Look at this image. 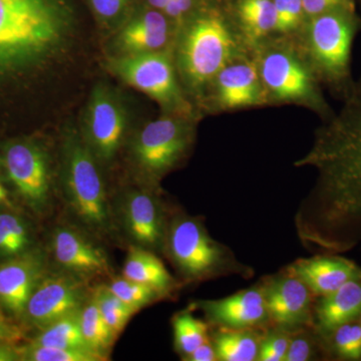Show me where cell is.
I'll return each instance as SVG.
<instances>
[{
    "instance_id": "6da1fadb",
    "label": "cell",
    "mask_w": 361,
    "mask_h": 361,
    "mask_svg": "<svg viewBox=\"0 0 361 361\" xmlns=\"http://www.w3.org/2000/svg\"><path fill=\"white\" fill-rule=\"evenodd\" d=\"M295 165L317 172L296 214L303 245L334 254L361 249V73L341 110L329 116L310 153Z\"/></svg>"
},
{
    "instance_id": "7a4b0ae2",
    "label": "cell",
    "mask_w": 361,
    "mask_h": 361,
    "mask_svg": "<svg viewBox=\"0 0 361 361\" xmlns=\"http://www.w3.org/2000/svg\"><path fill=\"white\" fill-rule=\"evenodd\" d=\"M63 28L56 0H0V68L47 54L58 44Z\"/></svg>"
},
{
    "instance_id": "3957f363",
    "label": "cell",
    "mask_w": 361,
    "mask_h": 361,
    "mask_svg": "<svg viewBox=\"0 0 361 361\" xmlns=\"http://www.w3.org/2000/svg\"><path fill=\"white\" fill-rule=\"evenodd\" d=\"M164 249L180 274L190 281L233 274L248 278L252 274L251 268L209 235L200 219L186 214L176 215L168 225Z\"/></svg>"
},
{
    "instance_id": "277c9868",
    "label": "cell",
    "mask_w": 361,
    "mask_h": 361,
    "mask_svg": "<svg viewBox=\"0 0 361 361\" xmlns=\"http://www.w3.org/2000/svg\"><path fill=\"white\" fill-rule=\"evenodd\" d=\"M231 26L219 11H204L183 33L179 66L192 89L201 90L216 80L221 71L235 61L238 44Z\"/></svg>"
},
{
    "instance_id": "5b68a950",
    "label": "cell",
    "mask_w": 361,
    "mask_h": 361,
    "mask_svg": "<svg viewBox=\"0 0 361 361\" xmlns=\"http://www.w3.org/2000/svg\"><path fill=\"white\" fill-rule=\"evenodd\" d=\"M361 21L355 6H341L310 18L307 47L311 63L319 77L345 97L353 80L350 54Z\"/></svg>"
},
{
    "instance_id": "8992f818",
    "label": "cell",
    "mask_w": 361,
    "mask_h": 361,
    "mask_svg": "<svg viewBox=\"0 0 361 361\" xmlns=\"http://www.w3.org/2000/svg\"><path fill=\"white\" fill-rule=\"evenodd\" d=\"M87 142L71 135L63 149V189L75 216L92 229L110 226V209L103 178Z\"/></svg>"
},
{
    "instance_id": "52a82bcc",
    "label": "cell",
    "mask_w": 361,
    "mask_h": 361,
    "mask_svg": "<svg viewBox=\"0 0 361 361\" xmlns=\"http://www.w3.org/2000/svg\"><path fill=\"white\" fill-rule=\"evenodd\" d=\"M111 66L128 85L148 94L171 113L185 114L190 110L167 54L160 51L126 54Z\"/></svg>"
},
{
    "instance_id": "ba28073f",
    "label": "cell",
    "mask_w": 361,
    "mask_h": 361,
    "mask_svg": "<svg viewBox=\"0 0 361 361\" xmlns=\"http://www.w3.org/2000/svg\"><path fill=\"white\" fill-rule=\"evenodd\" d=\"M191 141V129L184 121L161 116L147 123L137 135L135 159L147 175L158 179L180 163Z\"/></svg>"
},
{
    "instance_id": "9c48e42d",
    "label": "cell",
    "mask_w": 361,
    "mask_h": 361,
    "mask_svg": "<svg viewBox=\"0 0 361 361\" xmlns=\"http://www.w3.org/2000/svg\"><path fill=\"white\" fill-rule=\"evenodd\" d=\"M4 166L18 193L30 208L44 210L51 197V172L44 149L32 142H16L4 149Z\"/></svg>"
},
{
    "instance_id": "30bf717a",
    "label": "cell",
    "mask_w": 361,
    "mask_h": 361,
    "mask_svg": "<svg viewBox=\"0 0 361 361\" xmlns=\"http://www.w3.org/2000/svg\"><path fill=\"white\" fill-rule=\"evenodd\" d=\"M127 113L120 99L106 87L92 92L85 116V142L97 159L110 161L122 146Z\"/></svg>"
},
{
    "instance_id": "8fae6325",
    "label": "cell",
    "mask_w": 361,
    "mask_h": 361,
    "mask_svg": "<svg viewBox=\"0 0 361 361\" xmlns=\"http://www.w3.org/2000/svg\"><path fill=\"white\" fill-rule=\"evenodd\" d=\"M259 73L263 85L282 101L307 99L318 108L326 110L316 92L310 71L291 52L272 49L261 59Z\"/></svg>"
},
{
    "instance_id": "7c38bea8",
    "label": "cell",
    "mask_w": 361,
    "mask_h": 361,
    "mask_svg": "<svg viewBox=\"0 0 361 361\" xmlns=\"http://www.w3.org/2000/svg\"><path fill=\"white\" fill-rule=\"evenodd\" d=\"M84 300V289L71 275L42 277L26 304L23 316L35 326L44 329L78 312Z\"/></svg>"
},
{
    "instance_id": "4fadbf2b",
    "label": "cell",
    "mask_w": 361,
    "mask_h": 361,
    "mask_svg": "<svg viewBox=\"0 0 361 361\" xmlns=\"http://www.w3.org/2000/svg\"><path fill=\"white\" fill-rule=\"evenodd\" d=\"M270 319L280 329H292L313 320L312 292L299 278L285 271L262 285Z\"/></svg>"
},
{
    "instance_id": "5bb4252c",
    "label": "cell",
    "mask_w": 361,
    "mask_h": 361,
    "mask_svg": "<svg viewBox=\"0 0 361 361\" xmlns=\"http://www.w3.org/2000/svg\"><path fill=\"white\" fill-rule=\"evenodd\" d=\"M198 307L222 329H256L270 320L262 285L217 300L199 301Z\"/></svg>"
},
{
    "instance_id": "9a60e30c",
    "label": "cell",
    "mask_w": 361,
    "mask_h": 361,
    "mask_svg": "<svg viewBox=\"0 0 361 361\" xmlns=\"http://www.w3.org/2000/svg\"><path fill=\"white\" fill-rule=\"evenodd\" d=\"M126 230L137 245L147 250L165 248L168 224L160 201L147 191L130 192L123 202Z\"/></svg>"
},
{
    "instance_id": "2e32d148",
    "label": "cell",
    "mask_w": 361,
    "mask_h": 361,
    "mask_svg": "<svg viewBox=\"0 0 361 361\" xmlns=\"http://www.w3.org/2000/svg\"><path fill=\"white\" fill-rule=\"evenodd\" d=\"M42 277L44 262L39 254L26 252L0 263V306L11 314L23 315Z\"/></svg>"
},
{
    "instance_id": "e0dca14e",
    "label": "cell",
    "mask_w": 361,
    "mask_h": 361,
    "mask_svg": "<svg viewBox=\"0 0 361 361\" xmlns=\"http://www.w3.org/2000/svg\"><path fill=\"white\" fill-rule=\"evenodd\" d=\"M51 249L56 262L73 275L94 276L110 268L106 253L73 228H58L52 235Z\"/></svg>"
},
{
    "instance_id": "ac0fdd59",
    "label": "cell",
    "mask_w": 361,
    "mask_h": 361,
    "mask_svg": "<svg viewBox=\"0 0 361 361\" xmlns=\"http://www.w3.org/2000/svg\"><path fill=\"white\" fill-rule=\"evenodd\" d=\"M285 271L299 278L313 295L319 297L329 295L349 280L361 276L360 266L332 253L299 259Z\"/></svg>"
},
{
    "instance_id": "d6986e66",
    "label": "cell",
    "mask_w": 361,
    "mask_h": 361,
    "mask_svg": "<svg viewBox=\"0 0 361 361\" xmlns=\"http://www.w3.org/2000/svg\"><path fill=\"white\" fill-rule=\"evenodd\" d=\"M218 99L225 109L255 106L262 102V80L258 68L248 61H233L216 78Z\"/></svg>"
},
{
    "instance_id": "ffe728a7",
    "label": "cell",
    "mask_w": 361,
    "mask_h": 361,
    "mask_svg": "<svg viewBox=\"0 0 361 361\" xmlns=\"http://www.w3.org/2000/svg\"><path fill=\"white\" fill-rule=\"evenodd\" d=\"M361 314V276L349 280L329 295L320 297L314 307L315 326L322 336Z\"/></svg>"
},
{
    "instance_id": "44dd1931",
    "label": "cell",
    "mask_w": 361,
    "mask_h": 361,
    "mask_svg": "<svg viewBox=\"0 0 361 361\" xmlns=\"http://www.w3.org/2000/svg\"><path fill=\"white\" fill-rule=\"evenodd\" d=\"M170 26L161 11H146L130 21L118 37V45L126 54L160 51L167 44Z\"/></svg>"
},
{
    "instance_id": "7402d4cb",
    "label": "cell",
    "mask_w": 361,
    "mask_h": 361,
    "mask_svg": "<svg viewBox=\"0 0 361 361\" xmlns=\"http://www.w3.org/2000/svg\"><path fill=\"white\" fill-rule=\"evenodd\" d=\"M123 277L153 287L161 294L175 286V280L155 254L142 247H130L123 268Z\"/></svg>"
},
{
    "instance_id": "603a6c76",
    "label": "cell",
    "mask_w": 361,
    "mask_h": 361,
    "mask_svg": "<svg viewBox=\"0 0 361 361\" xmlns=\"http://www.w3.org/2000/svg\"><path fill=\"white\" fill-rule=\"evenodd\" d=\"M263 336L256 329H222L214 336L213 345L221 361L257 360Z\"/></svg>"
},
{
    "instance_id": "cb8c5ba5",
    "label": "cell",
    "mask_w": 361,
    "mask_h": 361,
    "mask_svg": "<svg viewBox=\"0 0 361 361\" xmlns=\"http://www.w3.org/2000/svg\"><path fill=\"white\" fill-rule=\"evenodd\" d=\"M235 9L240 25L249 37L258 39L275 30L273 0H237Z\"/></svg>"
},
{
    "instance_id": "d4e9b609",
    "label": "cell",
    "mask_w": 361,
    "mask_h": 361,
    "mask_svg": "<svg viewBox=\"0 0 361 361\" xmlns=\"http://www.w3.org/2000/svg\"><path fill=\"white\" fill-rule=\"evenodd\" d=\"M78 319L87 348L104 357L116 336L104 322L94 297L89 303L82 304L78 310Z\"/></svg>"
},
{
    "instance_id": "484cf974",
    "label": "cell",
    "mask_w": 361,
    "mask_h": 361,
    "mask_svg": "<svg viewBox=\"0 0 361 361\" xmlns=\"http://www.w3.org/2000/svg\"><path fill=\"white\" fill-rule=\"evenodd\" d=\"M37 345L52 348L90 349L85 344L78 312L61 318L42 329V334L32 342Z\"/></svg>"
},
{
    "instance_id": "4316f807",
    "label": "cell",
    "mask_w": 361,
    "mask_h": 361,
    "mask_svg": "<svg viewBox=\"0 0 361 361\" xmlns=\"http://www.w3.org/2000/svg\"><path fill=\"white\" fill-rule=\"evenodd\" d=\"M32 237L25 221L13 213L0 214V257H16L28 252Z\"/></svg>"
},
{
    "instance_id": "83f0119b",
    "label": "cell",
    "mask_w": 361,
    "mask_h": 361,
    "mask_svg": "<svg viewBox=\"0 0 361 361\" xmlns=\"http://www.w3.org/2000/svg\"><path fill=\"white\" fill-rule=\"evenodd\" d=\"M175 348L183 358L209 341L208 324L195 317L190 311H183L173 319Z\"/></svg>"
},
{
    "instance_id": "f1b7e54d",
    "label": "cell",
    "mask_w": 361,
    "mask_h": 361,
    "mask_svg": "<svg viewBox=\"0 0 361 361\" xmlns=\"http://www.w3.org/2000/svg\"><path fill=\"white\" fill-rule=\"evenodd\" d=\"M322 337L329 355L338 360H361V324L358 319L341 325Z\"/></svg>"
},
{
    "instance_id": "f546056e",
    "label": "cell",
    "mask_w": 361,
    "mask_h": 361,
    "mask_svg": "<svg viewBox=\"0 0 361 361\" xmlns=\"http://www.w3.org/2000/svg\"><path fill=\"white\" fill-rule=\"evenodd\" d=\"M94 297L104 322L113 334L118 336L135 314V310L121 300L106 286L99 289Z\"/></svg>"
},
{
    "instance_id": "4dcf8cb0",
    "label": "cell",
    "mask_w": 361,
    "mask_h": 361,
    "mask_svg": "<svg viewBox=\"0 0 361 361\" xmlns=\"http://www.w3.org/2000/svg\"><path fill=\"white\" fill-rule=\"evenodd\" d=\"M20 360L27 361H99L103 356L89 349L61 348L52 346L30 345L18 349Z\"/></svg>"
},
{
    "instance_id": "1f68e13d",
    "label": "cell",
    "mask_w": 361,
    "mask_h": 361,
    "mask_svg": "<svg viewBox=\"0 0 361 361\" xmlns=\"http://www.w3.org/2000/svg\"><path fill=\"white\" fill-rule=\"evenodd\" d=\"M106 287L135 311L153 302L161 295L160 292L157 291L153 287L133 281L125 277L113 280Z\"/></svg>"
},
{
    "instance_id": "d6a6232c",
    "label": "cell",
    "mask_w": 361,
    "mask_h": 361,
    "mask_svg": "<svg viewBox=\"0 0 361 361\" xmlns=\"http://www.w3.org/2000/svg\"><path fill=\"white\" fill-rule=\"evenodd\" d=\"M320 351L329 355L324 338L319 334L318 337L313 336L305 330H298L291 334L288 350L284 361H306L317 357Z\"/></svg>"
},
{
    "instance_id": "836d02e7",
    "label": "cell",
    "mask_w": 361,
    "mask_h": 361,
    "mask_svg": "<svg viewBox=\"0 0 361 361\" xmlns=\"http://www.w3.org/2000/svg\"><path fill=\"white\" fill-rule=\"evenodd\" d=\"M290 332L280 329L268 332L261 341L259 361H283L290 342Z\"/></svg>"
},
{
    "instance_id": "e575fe53",
    "label": "cell",
    "mask_w": 361,
    "mask_h": 361,
    "mask_svg": "<svg viewBox=\"0 0 361 361\" xmlns=\"http://www.w3.org/2000/svg\"><path fill=\"white\" fill-rule=\"evenodd\" d=\"M275 6V30L287 32L300 23L304 13L302 0H273Z\"/></svg>"
},
{
    "instance_id": "d590c367",
    "label": "cell",
    "mask_w": 361,
    "mask_h": 361,
    "mask_svg": "<svg viewBox=\"0 0 361 361\" xmlns=\"http://www.w3.org/2000/svg\"><path fill=\"white\" fill-rule=\"evenodd\" d=\"M129 0H90V6L99 18L113 20L123 13Z\"/></svg>"
},
{
    "instance_id": "8d00e7d4",
    "label": "cell",
    "mask_w": 361,
    "mask_h": 361,
    "mask_svg": "<svg viewBox=\"0 0 361 361\" xmlns=\"http://www.w3.org/2000/svg\"><path fill=\"white\" fill-rule=\"evenodd\" d=\"M304 13L308 18L341 6H355L353 0H302Z\"/></svg>"
},
{
    "instance_id": "74e56055",
    "label": "cell",
    "mask_w": 361,
    "mask_h": 361,
    "mask_svg": "<svg viewBox=\"0 0 361 361\" xmlns=\"http://www.w3.org/2000/svg\"><path fill=\"white\" fill-rule=\"evenodd\" d=\"M193 4L194 0H169L163 13L167 18L180 20L191 11Z\"/></svg>"
},
{
    "instance_id": "f35d334b",
    "label": "cell",
    "mask_w": 361,
    "mask_h": 361,
    "mask_svg": "<svg viewBox=\"0 0 361 361\" xmlns=\"http://www.w3.org/2000/svg\"><path fill=\"white\" fill-rule=\"evenodd\" d=\"M187 361H215L217 360L215 348H214L213 342L210 341H206L205 343L201 344L199 348L195 349L191 355L183 358Z\"/></svg>"
},
{
    "instance_id": "ab89813d",
    "label": "cell",
    "mask_w": 361,
    "mask_h": 361,
    "mask_svg": "<svg viewBox=\"0 0 361 361\" xmlns=\"http://www.w3.org/2000/svg\"><path fill=\"white\" fill-rule=\"evenodd\" d=\"M20 336L18 329L7 322L6 316L0 310V344H9L16 341Z\"/></svg>"
},
{
    "instance_id": "60d3db41",
    "label": "cell",
    "mask_w": 361,
    "mask_h": 361,
    "mask_svg": "<svg viewBox=\"0 0 361 361\" xmlns=\"http://www.w3.org/2000/svg\"><path fill=\"white\" fill-rule=\"evenodd\" d=\"M20 360L18 349L13 348L11 344H0V361Z\"/></svg>"
},
{
    "instance_id": "b9f144b4",
    "label": "cell",
    "mask_w": 361,
    "mask_h": 361,
    "mask_svg": "<svg viewBox=\"0 0 361 361\" xmlns=\"http://www.w3.org/2000/svg\"><path fill=\"white\" fill-rule=\"evenodd\" d=\"M169 0H148L149 6L153 7L156 11H161L163 13L164 9L167 6Z\"/></svg>"
},
{
    "instance_id": "7bdbcfd3",
    "label": "cell",
    "mask_w": 361,
    "mask_h": 361,
    "mask_svg": "<svg viewBox=\"0 0 361 361\" xmlns=\"http://www.w3.org/2000/svg\"><path fill=\"white\" fill-rule=\"evenodd\" d=\"M7 201H8V193H7L6 188L4 187V185L0 180V205L6 204Z\"/></svg>"
},
{
    "instance_id": "ee69618b",
    "label": "cell",
    "mask_w": 361,
    "mask_h": 361,
    "mask_svg": "<svg viewBox=\"0 0 361 361\" xmlns=\"http://www.w3.org/2000/svg\"><path fill=\"white\" fill-rule=\"evenodd\" d=\"M358 322H360V324H361V314H360V317H358Z\"/></svg>"
}]
</instances>
